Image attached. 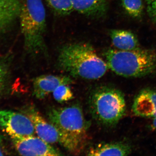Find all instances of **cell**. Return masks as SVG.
Instances as JSON below:
<instances>
[{"instance_id": "12", "label": "cell", "mask_w": 156, "mask_h": 156, "mask_svg": "<svg viewBox=\"0 0 156 156\" xmlns=\"http://www.w3.org/2000/svg\"><path fill=\"white\" fill-rule=\"evenodd\" d=\"M131 152L128 144L122 142L101 143L89 148L88 156H127Z\"/></svg>"}, {"instance_id": "20", "label": "cell", "mask_w": 156, "mask_h": 156, "mask_svg": "<svg viewBox=\"0 0 156 156\" xmlns=\"http://www.w3.org/2000/svg\"><path fill=\"white\" fill-rule=\"evenodd\" d=\"M2 144L0 143V156H4L8 154V152L6 151L5 149L4 148V147L2 146Z\"/></svg>"}, {"instance_id": "22", "label": "cell", "mask_w": 156, "mask_h": 156, "mask_svg": "<svg viewBox=\"0 0 156 156\" xmlns=\"http://www.w3.org/2000/svg\"><path fill=\"white\" fill-rule=\"evenodd\" d=\"M3 136L0 134V143H2L3 142Z\"/></svg>"}, {"instance_id": "4", "label": "cell", "mask_w": 156, "mask_h": 156, "mask_svg": "<svg viewBox=\"0 0 156 156\" xmlns=\"http://www.w3.org/2000/svg\"><path fill=\"white\" fill-rule=\"evenodd\" d=\"M108 68L118 75L136 78L148 75L156 69V53L140 49H108L105 53Z\"/></svg>"}, {"instance_id": "14", "label": "cell", "mask_w": 156, "mask_h": 156, "mask_svg": "<svg viewBox=\"0 0 156 156\" xmlns=\"http://www.w3.org/2000/svg\"><path fill=\"white\" fill-rule=\"evenodd\" d=\"M112 43L118 50H130L139 48L138 39L130 31L114 29L110 32Z\"/></svg>"}, {"instance_id": "17", "label": "cell", "mask_w": 156, "mask_h": 156, "mask_svg": "<svg viewBox=\"0 0 156 156\" xmlns=\"http://www.w3.org/2000/svg\"><path fill=\"white\" fill-rule=\"evenodd\" d=\"M122 5L125 11L131 17L140 18L144 11L142 0H122Z\"/></svg>"}, {"instance_id": "16", "label": "cell", "mask_w": 156, "mask_h": 156, "mask_svg": "<svg viewBox=\"0 0 156 156\" xmlns=\"http://www.w3.org/2000/svg\"><path fill=\"white\" fill-rule=\"evenodd\" d=\"M56 14L66 16L74 11L72 0H45Z\"/></svg>"}, {"instance_id": "9", "label": "cell", "mask_w": 156, "mask_h": 156, "mask_svg": "<svg viewBox=\"0 0 156 156\" xmlns=\"http://www.w3.org/2000/svg\"><path fill=\"white\" fill-rule=\"evenodd\" d=\"M70 77L63 75H44L37 77L33 82V94L38 99L45 98L61 85L73 83Z\"/></svg>"}, {"instance_id": "19", "label": "cell", "mask_w": 156, "mask_h": 156, "mask_svg": "<svg viewBox=\"0 0 156 156\" xmlns=\"http://www.w3.org/2000/svg\"><path fill=\"white\" fill-rule=\"evenodd\" d=\"M147 10L151 20L156 23V0H145Z\"/></svg>"}, {"instance_id": "6", "label": "cell", "mask_w": 156, "mask_h": 156, "mask_svg": "<svg viewBox=\"0 0 156 156\" xmlns=\"http://www.w3.org/2000/svg\"><path fill=\"white\" fill-rule=\"evenodd\" d=\"M0 128L11 137L34 136L33 124L25 114L9 110H0Z\"/></svg>"}, {"instance_id": "1", "label": "cell", "mask_w": 156, "mask_h": 156, "mask_svg": "<svg viewBox=\"0 0 156 156\" xmlns=\"http://www.w3.org/2000/svg\"><path fill=\"white\" fill-rule=\"evenodd\" d=\"M57 66L62 70L76 78L88 80L100 79L108 67L88 43H73L59 49Z\"/></svg>"}, {"instance_id": "2", "label": "cell", "mask_w": 156, "mask_h": 156, "mask_svg": "<svg viewBox=\"0 0 156 156\" xmlns=\"http://www.w3.org/2000/svg\"><path fill=\"white\" fill-rule=\"evenodd\" d=\"M47 115L58 131L59 143L70 153L80 154L87 141L88 128L81 107L75 104L52 108Z\"/></svg>"}, {"instance_id": "11", "label": "cell", "mask_w": 156, "mask_h": 156, "mask_svg": "<svg viewBox=\"0 0 156 156\" xmlns=\"http://www.w3.org/2000/svg\"><path fill=\"white\" fill-rule=\"evenodd\" d=\"M22 0H0V31L6 30L19 18Z\"/></svg>"}, {"instance_id": "15", "label": "cell", "mask_w": 156, "mask_h": 156, "mask_svg": "<svg viewBox=\"0 0 156 156\" xmlns=\"http://www.w3.org/2000/svg\"><path fill=\"white\" fill-rule=\"evenodd\" d=\"M12 55L10 53L0 54V98L9 87Z\"/></svg>"}, {"instance_id": "3", "label": "cell", "mask_w": 156, "mask_h": 156, "mask_svg": "<svg viewBox=\"0 0 156 156\" xmlns=\"http://www.w3.org/2000/svg\"><path fill=\"white\" fill-rule=\"evenodd\" d=\"M18 18L26 51L31 55H46V11L42 0H22Z\"/></svg>"}, {"instance_id": "10", "label": "cell", "mask_w": 156, "mask_h": 156, "mask_svg": "<svg viewBox=\"0 0 156 156\" xmlns=\"http://www.w3.org/2000/svg\"><path fill=\"white\" fill-rule=\"evenodd\" d=\"M132 111L138 116L156 117V90L146 88L142 89L134 98Z\"/></svg>"}, {"instance_id": "5", "label": "cell", "mask_w": 156, "mask_h": 156, "mask_svg": "<svg viewBox=\"0 0 156 156\" xmlns=\"http://www.w3.org/2000/svg\"><path fill=\"white\" fill-rule=\"evenodd\" d=\"M89 103L93 119L105 127L115 126L126 112L124 94L119 89L109 86L95 88L90 94Z\"/></svg>"}, {"instance_id": "7", "label": "cell", "mask_w": 156, "mask_h": 156, "mask_svg": "<svg viewBox=\"0 0 156 156\" xmlns=\"http://www.w3.org/2000/svg\"><path fill=\"white\" fill-rule=\"evenodd\" d=\"M18 153L23 156L63 155L61 152L39 137L34 136L11 137Z\"/></svg>"}, {"instance_id": "13", "label": "cell", "mask_w": 156, "mask_h": 156, "mask_svg": "<svg viewBox=\"0 0 156 156\" xmlns=\"http://www.w3.org/2000/svg\"><path fill=\"white\" fill-rule=\"evenodd\" d=\"M108 0H72L74 11L86 16L102 17L108 10Z\"/></svg>"}, {"instance_id": "21", "label": "cell", "mask_w": 156, "mask_h": 156, "mask_svg": "<svg viewBox=\"0 0 156 156\" xmlns=\"http://www.w3.org/2000/svg\"><path fill=\"white\" fill-rule=\"evenodd\" d=\"M153 119L152 126L154 129L156 130V118H153Z\"/></svg>"}, {"instance_id": "8", "label": "cell", "mask_w": 156, "mask_h": 156, "mask_svg": "<svg viewBox=\"0 0 156 156\" xmlns=\"http://www.w3.org/2000/svg\"><path fill=\"white\" fill-rule=\"evenodd\" d=\"M25 114L32 122L38 137L50 144L59 143L57 129L49 121H46L34 108L30 106L26 109Z\"/></svg>"}, {"instance_id": "18", "label": "cell", "mask_w": 156, "mask_h": 156, "mask_svg": "<svg viewBox=\"0 0 156 156\" xmlns=\"http://www.w3.org/2000/svg\"><path fill=\"white\" fill-rule=\"evenodd\" d=\"M53 96L56 101L63 103L73 99V94L69 85H61L53 92Z\"/></svg>"}]
</instances>
